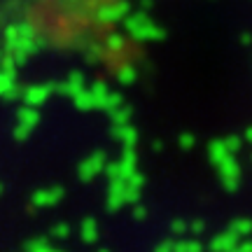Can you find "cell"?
Returning <instances> with one entry per match:
<instances>
[{
  "mask_svg": "<svg viewBox=\"0 0 252 252\" xmlns=\"http://www.w3.org/2000/svg\"><path fill=\"white\" fill-rule=\"evenodd\" d=\"M45 45L47 40L28 21H14V24H9L2 31V47H5V52L9 56H14V61L19 65H24L31 56L37 54Z\"/></svg>",
  "mask_w": 252,
  "mask_h": 252,
  "instance_id": "cell-1",
  "label": "cell"
},
{
  "mask_svg": "<svg viewBox=\"0 0 252 252\" xmlns=\"http://www.w3.org/2000/svg\"><path fill=\"white\" fill-rule=\"evenodd\" d=\"M208 159L215 166L220 185L224 187V191L234 194V191L241 189V185H243V168H241V163L236 159V154L226 150L222 138L208 143Z\"/></svg>",
  "mask_w": 252,
  "mask_h": 252,
  "instance_id": "cell-2",
  "label": "cell"
},
{
  "mask_svg": "<svg viewBox=\"0 0 252 252\" xmlns=\"http://www.w3.org/2000/svg\"><path fill=\"white\" fill-rule=\"evenodd\" d=\"M124 28L126 33L138 40V42H159L166 37V28L161 24H157L147 12L138 9V12H128L124 17Z\"/></svg>",
  "mask_w": 252,
  "mask_h": 252,
  "instance_id": "cell-3",
  "label": "cell"
},
{
  "mask_svg": "<svg viewBox=\"0 0 252 252\" xmlns=\"http://www.w3.org/2000/svg\"><path fill=\"white\" fill-rule=\"evenodd\" d=\"M143 187H135L124 178L108 180V194H105V208L110 213H119L124 206H133L140 201Z\"/></svg>",
  "mask_w": 252,
  "mask_h": 252,
  "instance_id": "cell-4",
  "label": "cell"
},
{
  "mask_svg": "<svg viewBox=\"0 0 252 252\" xmlns=\"http://www.w3.org/2000/svg\"><path fill=\"white\" fill-rule=\"evenodd\" d=\"M37 124H40V108H33V105L24 103L17 110V124H14V131H12L14 140H19V143L28 140V135L33 133V128Z\"/></svg>",
  "mask_w": 252,
  "mask_h": 252,
  "instance_id": "cell-5",
  "label": "cell"
},
{
  "mask_svg": "<svg viewBox=\"0 0 252 252\" xmlns=\"http://www.w3.org/2000/svg\"><path fill=\"white\" fill-rule=\"evenodd\" d=\"M105 163H108V154L103 152V150H96V152H91L89 157H84L77 166V178L82 182H91L94 178H98L100 173L105 171Z\"/></svg>",
  "mask_w": 252,
  "mask_h": 252,
  "instance_id": "cell-6",
  "label": "cell"
},
{
  "mask_svg": "<svg viewBox=\"0 0 252 252\" xmlns=\"http://www.w3.org/2000/svg\"><path fill=\"white\" fill-rule=\"evenodd\" d=\"M56 94V82H45V84H31L26 89H21V100L33 108H42L47 100Z\"/></svg>",
  "mask_w": 252,
  "mask_h": 252,
  "instance_id": "cell-7",
  "label": "cell"
},
{
  "mask_svg": "<svg viewBox=\"0 0 252 252\" xmlns=\"http://www.w3.org/2000/svg\"><path fill=\"white\" fill-rule=\"evenodd\" d=\"M131 12V5L126 0H112V2H105L96 7V21L98 24H117V21H124V17Z\"/></svg>",
  "mask_w": 252,
  "mask_h": 252,
  "instance_id": "cell-8",
  "label": "cell"
},
{
  "mask_svg": "<svg viewBox=\"0 0 252 252\" xmlns=\"http://www.w3.org/2000/svg\"><path fill=\"white\" fill-rule=\"evenodd\" d=\"M65 196V189L54 185V187H42L33 191V196H31V206L33 208H54L59 206Z\"/></svg>",
  "mask_w": 252,
  "mask_h": 252,
  "instance_id": "cell-9",
  "label": "cell"
},
{
  "mask_svg": "<svg viewBox=\"0 0 252 252\" xmlns=\"http://www.w3.org/2000/svg\"><path fill=\"white\" fill-rule=\"evenodd\" d=\"M84 87H87V77H84L80 70L68 72L61 82H56V91H59L61 96H65V98H72V96L80 94Z\"/></svg>",
  "mask_w": 252,
  "mask_h": 252,
  "instance_id": "cell-10",
  "label": "cell"
},
{
  "mask_svg": "<svg viewBox=\"0 0 252 252\" xmlns=\"http://www.w3.org/2000/svg\"><path fill=\"white\" fill-rule=\"evenodd\" d=\"M110 133H112V138H115L117 143L124 145V147H135V145H138V138H140L138 128H135L131 122H126V124H112Z\"/></svg>",
  "mask_w": 252,
  "mask_h": 252,
  "instance_id": "cell-11",
  "label": "cell"
},
{
  "mask_svg": "<svg viewBox=\"0 0 252 252\" xmlns=\"http://www.w3.org/2000/svg\"><path fill=\"white\" fill-rule=\"evenodd\" d=\"M238 236L231 234L229 229H224V231H220V234H215L210 241H208V248L215 252H236L238 250Z\"/></svg>",
  "mask_w": 252,
  "mask_h": 252,
  "instance_id": "cell-12",
  "label": "cell"
},
{
  "mask_svg": "<svg viewBox=\"0 0 252 252\" xmlns=\"http://www.w3.org/2000/svg\"><path fill=\"white\" fill-rule=\"evenodd\" d=\"M0 98L2 100H19L21 98V87H19L17 77H9L2 68H0Z\"/></svg>",
  "mask_w": 252,
  "mask_h": 252,
  "instance_id": "cell-13",
  "label": "cell"
},
{
  "mask_svg": "<svg viewBox=\"0 0 252 252\" xmlns=\"http://www.w3.org/2000/svg\"><path fill=\"white\" fill-rule=\"evenodd\" d=\"M98 222H96V217H84L80 222V238H82V243H87V245H96L98 243Z\"/></svg>",
  "mask_w": 252,
  "mask_h": 252,
  "instance_id": "cell-14",
  "label": "cell"
},
{
  "mask_svg": "<svg viewBox=\"0 0 252 252\" xmlns=\"http://www.w3.org/2000/svg\"><path fill=\"white\" fill-rule=\"evenodd\" d=\"M56 245L54 241L49 238V234L47 236H33V238H28V241H24V250L26 252H52Z\"/></svg>",
  "mask_w": 252,
  "mask_h": 252,
  "instance_id": "cell-15",
  "label": "cell"
},
{
  "mask_svg": "<svg viewBox=\"0 0 252 252\" xmlns=\"http://www.w3.org/2000/svg\"><path fill=\"white\" fill-rule=\"evenodd\" d=\"M201 250H203V243H201V238H196V236L187 234L173 241V252H201Z\"/></svg>",
  "mask_w": 252,
  "mask_h": 252,
  "instance_id": "cell-16",
  "label": "cell"
},
{
  "mask_svg": "<svg viewBox=\"0 0 252 252\" xmlns=\"http://www.w3.org/2000/svg\"><path fill=\"white\" fill-rule=\"evenodd\" d=\"M115 80L117 84L122 87H131L135 80H138V70H135L133 63H124V65H119L117 70H115Z\"/></svg>",
  "mask_w": 252,
  "mask_h": 252,
  "instance_id": "cell-17",
  "label": "cell"
},
{
  "mask_svg": "<svg viewBox=\"0 0 252 252\" xmlns=\"http://www.w3.org/2000/svg\"><path fill=\"white\" fill-rule=\"evenodd\" d=\"M72 103H75V108L77 110H96V98H94V94H91L89 87H84L80 94H75L72 96Z\"/></svg>",
  "mask_w": 252,
  "mask_h": 252,
  "instance_id": "cell-18",
  "label": "cell"
},
{
  "mask_svg": "<svg viewBox=\"0 0 252 252\" xmlns=\"http://www.w3.org/2000/svg\"><path fill=\"white\" fill-rule=\"evenodd\" d=\"M231 234H236L238 238H245V236H252V220L250 217H236V220H231L229 222V226H226Z\"/></svg>",
  "mask_w": 252,
  "mask_h": 252,
  "instance_id": "cell-19",
  "label": "cell"
},
{
  "mask_svg": "<svg viewBox=\"0 0 252 252\" xmlns=\"http://www.w3.org/2000/svg\"><path fill=\"white\" fill-rule=\"evenodd\" d=\"M103 45H105V52H108V54H119L126 47V40L122 33H115V31H112V33L105 35V42H103Z\"/></svg>",
  "mask_w": 252,
  "mask_h": 252,
  "instance_id": "cell-20",
  "label": "cell"
},
{
  "mask_svg": "<svg viewBox=\"0 0 252 252\" xmlns=\"http://www.w3.org/2000/svg\"><path fill=\"white\" fill-rule=\"evenodd\" d=\"M108 115H110V122H112V124H126V122H131V117H133V110L122 103V105H117L115 110H110Z\"/></svg>",
  "mask_w": 252,
  "mask_h": 252,
  "instance_id": "cell-21",
  "label": "cell"
},
{
  "mask_svg": "<svg viewBox=\"0 0 252 252\" xmlns=\"http://www.w3.org/2000/svg\"><path fill=\"white\" fill-rule=\"evenodd\" d=\"M72 236V226L68 222H56L52 229H49V238L52 241H68Z\"/></svg>",
  "mask_w": 252,
  "mask_h": 252,
  "instance_id": "cell-22",
  "label": "cell"
},
{
  "mask_svg": "<svg viewBox=\"0 0 252 252\" xmlns=\"http://www.w3.org/2000/svg\"><path fill=\"white\" fill-rule=\"evenodd\" d=\"M84 56H87V61H89V63H100V61H105L108 52H105V45H100V42H94V45L87 47Z\"/></svg>",
  "mask_w": 252,
  "mask_h": 252,
  "instance_id": "cell-23",
  "label": "cell"
},
{
  "mask_svg": "<svg viewBox=\"0 0 252 252\" xmlns=\"http://www.w3.org/2000/svg\"><path fill=\"white\" fill-rule=\"evenodd\" d=\"M168 234L175 236V238H180V236H187V234H189V222H187V220H182V217H175L171 224H168Z\"/></svg>",
  "mask_w": 252,
  "mask_h": 252,
  "instance_id": "cell-24",
  "label": "cell"
},
{
  "mask_svg": "<svg viewBox=\"0 0 252 252\" xmlns=\"http://www.w3.org/2000/svg\"><path fill=\"white\" fill-rule=\"evenodd\" d=\"M224 140V145H226V150L229 152H234V154H238L241 150H243V135H226V138H222Z\"/></svg>",
  "mask_w": 252,
  "mask_h": 252,
  "instance_id": "cell-25",
  "label": "cell"
},
{
  "mask_svg": "<svg viewBox=\"0 0 252 252\" xmlns=\"http://www.w3.org/2000/svg\"><path fill=\"white\" fill-rule=\"evenodd\" d=\"M206 222L203 220H191L189 222V236H196V238H201V236L206 234Z\"/></svg>",
  "mask_w": 252,
  "mask_h": 252,
  "instance_id": "cell-26",
  "label": "cell"
},
{
  "mask_svg": "<svg viewBox=\"0 0 252 252\" xmlns=\"http://www.w3.org/2000/svg\"><path fill=\"white\" fill-rule=\"evenodd\" d=\"M178 145H180V150H194V145H196V135L194 133H180Z\"/></svg>",
  "mask_w": 252,
  "mask_h": 252,
  "instance_id": "cell-27",
  "label": "cell"
},
{
  "mask_svg": "<svg viewBox=\"0 0 252 252\" xmlns=\"http://www.w3.org/2000/svg\"><path fill=\"white\" fill-rule=\"evenodd\" d=\"M173 241H175V236H171V238H163V241H159V243L154 245V250H157V252H173Z\"/></svg>",
  "mask_w": 252,
  "mask_h": 252,
  "instance_id": "cell-28",
  "label": "cell"
},
{
  "mask_svg": "<svg viewBox=\"0 0 252 252\" xmlns=\"http://www.w3.org/2000/svg\"><path fill=\"white\" fill-rule=\"evenodd\" d=\"M236 252H252V236H245L238 241V250Z\"/></svg>",
  "mask_w": 252,
  "mask_h": 252,
  "instance_id": "cell-29",
  "label": "cell"
},
{
  "mask_svg": "<svg viewBox=\"0 0 252 252\" xmlns=\"http://www.w3.org/2000/svg\"><path fill=\"white\" fill-rule=\"evenodd\" d=\"M133 217L138 220V222H143L145 217H147V208L140 206V203H133Z\"/></svg>",
  "mask_w": 252,
  "mask_h": 252,
  "instance_id": "cell-30",
  "label": "cell"
},
{
  "mask_svg": "<svg viewBox=\"0 0 252 252\" xmlns=\"http://www.w3.org/2000/svg\"><path fill=\"white\" fill-rule=\"evenodd\" d=\"M243 140H245V143H248V145H252V126H248V128H245Z\"/></svg>",
  "mask_w": 252,
  "mask_h": 252,
  "instance_id": "cell-31",
  "label": "cell"
},
{
  "mask_svg": "<svg viewBox=\"0 0 252 252\" xmlns=\"http://www.w3.org/2000/svg\"><path fill=\"white\" fill-rule=\"evenodd\" d=\"M241 45H245V47L252 45V35H250V33H243V35H241Z\"/></svg>",
  "mask_w": 252,
  "mask_h": 252,
  "instance_id": "cell-32",
  "label": "cell"
},
{
  "mask_svg": "<svg viewBox=\"0 0 252 252\" xmlns=\"http://www.w3.org/2000/svg\"><path fill=\"white\" fill-rule=\"evenodd\" d=\"M152 147H154V150H157V152H161L163 143H161V140H154V143H152Z\"/></svg>",
  "mask_w": 252,
  "mask_h": 252,
  "instance_id": "cell-33",
  "label": "cell"
},
{
  "mask_svg": "<svg viewBox=\"0 0 252 252\" xmlns=\"http://www.w3.org/2000/svg\"><path fill=\"white\" fill-rule=\"evenodd\" d=\"M140 5H143L145 9H147V7H152V0H140Z\"/></svg>",
  "mask_w": 252,
  "mask_h": 252,
  "instance_id": "cell-34",
  "label": "cell"
},
{
  "mask_svg": "<svg viewBox=\"0 0 252 252\" xmlns=\"http://www.w3.org/2000/svg\"><path fill=\"white\" fill-rule=\"evenodd\" d=\"M2 56H5V47L0 45V61H2Z\"/></svg>",
  "mask_w": 252,
  "mask_h": 252,
  "instance_id": "cell-35",
  "label": "cell"
},
{
  "mask_svg": "<svg viewBox=\"0 0 252 252\" xmlns=\"http://www.w3.org/2000/svg\"><path fill=\"white\" fill-rule=\"evenodd\" d=\"M2 191H5V185H2V182H0V196H2Z\"/></svg>",
  "mask_w": 252,
  "mask_h": 252,
  "instance_id": "cell-36",
  "label": "cell"
},
{
  "mask_svg": "<svg viewBox=\"0 0 252 252\" xmlns=\"http://www.w3.org/2000/svg\"><path fill=\"white\" fill-rule=\"evenodd\" d=\"M250 161H252V154H250Z\"/></svg>",
  "mask_w": 252,
  "mask_h": 252,
  "instance_id": "cell-37",
  "label": "cell"
}]
</instances>
